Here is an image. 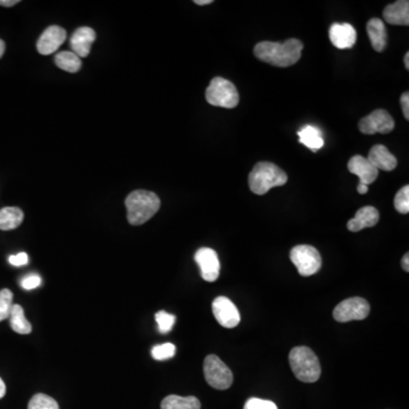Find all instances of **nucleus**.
Listing matches in <instances>:
<instances>
[{
    "instance_id": "nucleus-1",
    "label": "nucleus",
    "mask_w": 409,
    "mask_h": 409,
    "mask_svg": "<svg viewBox=\"0 0 409 409\" xmlns=\"http://www.w3.org/2000/svg\"><path fill=\"white\" fill-rule=\"evenodd\" d=\"M304 45L298 39H289L283 44L263 42L255 46L254 54L260 61L273 66L288 67L298 63Z\"/></svg>"
},
{
    "instance_id": "nucleus-2",
    "label": "nucleus",
    "mask_w": 409,
    "mask_h": 409,
    "mask_svg": "<svg viewBox=\"0 0 409 409\" xmlns=\"http://www.w3.org/2000/svg\"><path fill=\"white\" fill-rule=\"evenodd\" d=\"M127 221L132 226H143L161 208V199L152 191L136 190L125 200Z\"/></svg>"
},
{
    "instance_id": "nucleus-3",
    "label": "nucleus",
    "mask_w": 409,
    "mask_h": 409,
    "mask_svg": "<svg viewBox=\"0 0 409 409\" xmlns=\"http://www.w3.org/2000/svg\"><path fill=\"white\" fill-rule=\"evenodd\" d=\"M287 182L286 172L270 162L257 163L248 178L251 190L258 196L267 194L273 188L282 187Z\"/></svg>"
},
{
    "instance_id": "nucleus-4",
    "label": "nucleus",
    "mask_w": 409,
    "mask_h": 409,
    "mask_svg": "<svg viewBox=\"0 0 409 409\" xmlns=\"http://www.w3.org/2000/svg\"><path fill=\"white\" fill-rule=\"evenodd\" d=\"M289 362L296 378L305 383H314L320 376L318 357L308 347H296L289 355Z\"/></svg>"
},
{
    "instance_id": "nucleus-5",
    "label": "nucleus",
    "mask_w": 409,
    "mask_h": 409,
    "mask_svg": "<svg viewBox=\"0 0 409 409\" xmlns=\"http://www.w3.org/2000/svg\"><path fill=\"white\" fill-rule=\"evenodd\" d=\"M206 100L212 106L231 109L238 106L240 97L238 90L231 81L216 76L207 88Z\"/></svg>"
},
{
    "instance_id": "nucleus-6",
    "label": "nucleus",
    "mask_w": 409,
    "mask_h": 409,
    "mask_svg": "<svg viewBox=\"0 0 409 409\" xmlns=\"http://www.w3.org/2000/svg\"><path fill=\"white\" fill-rule=\"evenodd\" d=\"M290 260L302 276L316 274L322 267V257L316 248L308 244H299L290 251Z\"/></svg>"
},
{
    "instance_id": "nucleus-7",
    "label": "nucleus",
    "mask_w": 409,
    "mask_h": 409,
    "mask_svg": "<svg viewBox=\"0 0 409 409\" xmlns=\"http://www.w3.org/2000/svg\"><path fill=\"white\" fill-rule=\"evenodd\" d=\"M203 375L207 383L216 390H226L233 383L231 370L216 355L207 356L205 358Z\"/></svg>"
},
{
    "instance_id": "nucleus-8",
    "label": "nucleus",
    "mask_w": 409,
    "mask_h": 409,
    "mask_svg": "<svg viewBox=\"0 0 409 409\" xmlns=\"http://www.w3.org/2000/svg\"><path fill=\"white\" fill-rule=\"evenodd\" d=\"M371 307L367 300L361 297L346 299L340 302L334 311V320L340 323H347L350 320H362L367 318Z\"/></svg>"
},
{
    "instance_id": "nucleus-9",
    "label": "nucleus",
    "mask_w": 409,
    "mask_h": 409,
    "mask_svg": "<svg viewBox=\"0 0 409 409\" xmlns=\"http://www.w3.org/2000/svg\"><path fill=\"white\" fill-rule=\"evenodd\" d=\"M358 129L362 134L368 136L390 134L394 129V118L387 111L376 109L359 121Z\"/></svg>"
},
{
    "instance_id": "nucleus-10",
    "label": "nucleus",
    "mask_w": 409,
    "mask_h": 409,
    "mask_svg": "<svg viewBox=\"0 0 409 409\" xmlns=\"http://www.w3.org/2000/svg\"><path fill=\"white\" fill-rule=\"evenodd\" d=\"M212 314L219 325L226 329H233L240 323V313L235 305L226 297H217L212 302Z\"/></svg>"
},
{
    "instance_id": "nucleus-11",
    "label": "nucleus",
    "mask_w": 409,
    "mask_h": 409,
    "mask_svg": "<svg viewBox=\"0 0 409 409\" xmlns=\"http://www.w3.org/2000/svg\"><path fill=\"white\" fill-rule=\"evenodd\" d=\"M194 260L200 269V274L207 282H215L219 279L221 264L215 251L210 248H200L194 255Z\"/></svg>"
},
{
    "instance_id": "nucleus-12",
    "label": "nucleus",
    "mask_w": 409,
    "mask_h": 409,
    "mask_svg": "<svg viewBox=\"0 0 409 409\" xmlns=\"http://www.w3.org/2000/svg\"><path fill=\"white\" fill-rule=\"evenodd\" d=\"M66 40V31L58 26L46 29L37 42V49L42 55H51L57 51Z\"/></svg>"
},
{
    "instance_id": "nucleus-13",
    "label": "nucleus",
    "mask_w": 409,
    "mask_h": 409,
    "mask_svg": "<svg viewBox=\"0 0 409 409\" xmlns=\"http://www.w3.org/2000/svg\"><path fill=\"white\" fill-rule=\"evenodd\" d=\"M348 171L358 176L359 183L365 184L367 187L379 176L378 168H375L367 158L361 155L354 156L349 159Z\"/></svg>"
},
{
    "instance_id": "nucleus-14",
    "label": "nucleus",
    "mask_w": 409,
    "mask_h": 409,
    "mask_svg": "<svg viewBox=\"0 0 409 409\" xmlns=\"http://www.w3.org/2000/svg\"><path fill=\"white\" fill-rule=\"evenodd\" d=\"M331 42L338 49H350L357 40V33L354 26L348 23H334L329 31Z\"/></svg>"
},
{
    "instance_id": "nucleus-15",
    "label": "nucleus",
    "mask_w": 409,
    "mask_h": 409,
    "mask_svg": "<svg viewBox=\"0 0 409 409\" xmlns=\"http://www.w3.org/2000/svg\"><path fill=\"white\" fill-rule=\"evenodd\" d=\"M96 40V32L88 28L82 26L74 32L71 38V47L76 56L80 58H86L89 56L91 45Z\"/></svg>"
},
{
    "instance_id": "nucleus-16",
    "label": "nucleus",
    "mask_w": 409,
    "mask_h": 409,
    "mask_svg": "<svg viewBox=\"0 0 409 409\" xmlns=\"http://www.w3.org/2000/svg\"><path fill=\"white\" fill-rule=\"evenodd\" d=\"M380 221V212L372 206H365L357 210L355 217L347 223L349 231L359 232L363 228H373Z\"/></svg>"
},
{
    "instance_id": "nucleus-17",
    "label": "nucleus",
    "mask_w": 409,
    "mask_h": 409,
    "mask_svg": "<svg viewBox=\"0 0 409 409\" xmlns=\"http://www.w3.org/2000/svg\"><path fill=\"white\" fill-rule=\"evenodd\" d=\"M368 161L373 164L375 168L379 171L391 172L398 165V161L383 145H376L372 147V149L368 152Z\"/></svg>"
},
{
    "instance_id": "nucleus-18",
    "label": "nucleus",
    "mask_w": 409,
    "mask_h": 409,
    "mask_svg": "<svg viewBox=\"0 0 409 409\" xmlns=\"http://www.w3.org/2000/svg\"><path fill=\"white\" fill-rule=\"evenodd\" d=\"M383 19L391 26H409V1L399 0L388 5L383 10Z\"/></svg>"
},
{
    "instance_id": "nucleus-19",
    "label": "nucleus",
    "mask_w": 409,
    "mask_h": 409,
    "mask_svg": "<svg viewBox=\"0 0 409 409\" xmlns=\"http://www.w3.org/2000/svg\"><path fill=\"white\" fill-rule=\"evenodd\" d=\"M366 31L371 40L372 47L374 48L375 51L382 53L388 45V31L383 21L380 19H370Z\"/></svg>"
},
{
    "instance_id": "nucleus-20",
    "label": "nucleus",
    "mask_w": 409,
    "mask_h": 409,
    "mask_svg": "<svg viewBox=\"0 0 409 409\" xmlns=\"http://www.w3.org/2000/svg\"><path fill=\"white\" fill-rule=\"evenodd\" d=\"M299 143L307 147L311 152H318L324 147V139L320 129L313 125H306L298 131Z\"/></svg>"
},
{
    "instance_id": "nucleus-21",
    "label": "nucleus",
    "mask_w": 409,
    "mask_h": 409,
    "mask_svg": "<svg viewBox=\"0 0 409 409\" xmlns=\"http://www.w3.org/2000/svg\"><path fill=\"white\" fill-rule=\"evenodd\" d=\"M162 409H200L201 403L194 396L181 397L178 394H170L163 399L161 403Z\"/></svg>"
},
{
    "instance_id": "nucleus-22",
    "label": "nucleus",
    "mask_w": 409,
    "mask_h": 409,
    "mask_svg": "<svg viewBox=\"0 0 409 409\" xmlns=\"http://www.w3.org/2000/svg\"><path fill=\"white\" fill-rule=\"evenodd\" d=\"M24 219V212L19 207H5L0 210V230L10 231L19 228Z\"/></svg>"
},
{
    "instance_id": "nucleus-23",
    "label": "nucleus",
    "mask_w": 409,
    "mask_h": 409,
    "mask_svg": "<svg viewBox=\"0 0 409 409\" xmlns=\"http://www.w3.org/2000/svg\"><path fill=\"white\" fill-rule=\"evenodd\" d=\"M10 327L19 334H31L32 327L29 320H26L24 309L19 305H13L10 314Z\"/></svg>"
},
{
    "instance_id": "nucleus-24",
    "label": "nucleus",
    "mask_w": 409,
    "mask_h": 409,
    "mask_svg": "<svg viewBox=\"0 0 409 409\" xmlns=\"http://www.w3.org/2000/svg\"><path fill=\"white\" fill-rule=\"evenodd\" d=\"M55 64L57 65L61 70L66 71L70 73H76L81 69V58L76 56L72 51H62L58 53L55 57Z\"/></svg>"
},
{
    "instance_id": "nucleus-25",
    "label": "nucleus",
    "mask_w": 409,
    "mask_h": 409,
    "mask_svg": "<svg viewBox=\"0 0 409 409\" xmlns=\"http://www.w3.org/2000/svg\"><path fill=\"white\" fill-rule=\"evenodd\" d=\"M28 409H60L57 401L45 394H37L30 400Z\"/></svg>"
},
{
    "instance_id": "nucleus-26",
    "label": "nucleus",
    "mask_w": 409,
    "mask_h": 409,
    "mask_svg": "<svg viewBox=\"0 0 409 409\" xmlns=\"http://www.w3.org/2000/svg\"><path fill=\"white\" fill-rule=\"evenodd\" d=\"M155 320L158 324V330L161 334H166L171 332L172 329L174 327L175 318L174 315L170 314L167 311H161L156 313Z\"/></svg>"
},
{
    "instance_id": "nucleus-27",
    "label": "nucleus",
    "mask_w": 409,
    "mask_h": 409,
    "mask_svg": "<svg viewBox=\"0 0 409 409\" xmlns=\"http://www.w3.org/2000/svg\"><path fill=\"white\" fill-rule=\"evenodd\" d=\"M12 306H13V292L8 289H3L0 291V322L10 318Z\"/></svg>"
},
{
    "instance_id": "nucleus-28",
    "label": "nucleus",
    "mask_w": 409,
    "mask_h": 409,
    "mask_svg": "<svg viewBox=\"0 0 409 409\" xmlns=\"http://www.w3.org/2000/svg\"><path fill=\"white\" fill-rule=\"evenodd\" d=\"M176 352V347L171 343H163L152 349V358L156 361H166V359L173 358Z\"/></svg>"
},
{
    "instance_id": "nucleus-29",
    "label": "nucleus",
    "mask_w": 409,
    "mask_h": 409,
    "mask_svg": "<svg viewBox=\"0 0 409 409\" xmlns=\"http://www.w3.org/2000/svg\"><path fill=\"white\" fill-rule=\"evenodd\" d=\"M394 208L400 214H408L409 212V185L401 188L394 196Z\"/></svg>"
},
{
    "instance_id": "nucleus-30",
    "label": "nucleus",
    "mask_w": 409,
    "mask_h": 409,
    "mask_svg": "<svg viewBox=\"0 0 409 409\" xmlns=\"http://www.w3.org/2000/svg\"><path fill=\"white\" fill-rule=\"evenodd\" d=\"M244 409H279L275 403L271 400L260 399V398H251L248 400Z\"/></svg>"
},
{
    "instance_id": "nucleus-31",
    "label": "nucleus",
    "mask_w": 409,
    "mask_h": 409,
    "mask_svg": "<svg viewBox=\"0 0 409 409\" xmlns=\"http://www.w3.org/2000/svg\"><path fill=\"white\" fill-rule=\"evenodd\" d=\"M42 280L38 274H30L21 281V286L26 290H33L42 286Z\"/></svg>"
},
{
    "instance_id": "nucleus-32",
    "label": "nucleus",
    "mask_w": 409,
    "mask_h": 409,
    "mask_svg": "<svg viewBox=\"0 0 409 409\" xmlns=\"http://www.w3.org/2000/svg\"><path fill=\"white\" fill-rule=\"evenodd\" d=\"M8 262H10V265H13V266H24V265L29 263V256H28L26 253H19V254L10 256Z\"/></svg>"
},
{
    "instance_id": "nucleus-33",
    "label": "nucleus",
    "mask_w": 409,
    "mask_h": 409,
    "mask_svg": "<svg viewBox=\"0 0 409 409\" xmlns=\"http://www.w3.org/2000/svg\"><path fill=\"white\" fill-rule=\"evenodd\" d=\"M400 105L403 109V116L406 120H409V93L408 92H403L400 98Z\"/></svg>"
},
{
    "instance_id": "nucleus-34",
    "label": "nucleus",
    "mask_w": 409,
    "mask_h": 409,
    "mask_svg": "<svg viewBox=\"0 0 409 409\" xmlns=\"http://www.w3.org/2000/svg\"><path fill=\"white\" fill-rule=\"evenodd\" d=\"M19 3V0H0V6L13 7Z\"/></svg>"
},
{
    "instance_id": "nucleus-35",
    "label": "nucleus",
    "mask_w": 409,
    "mask_h": 409,
    "mask_svg": "<svg viewBox=\"0 0 409 409\" xmlns=\"http://www.w3.org/2000/svg\"><path fill=\"white\" fill-rule=\"evenodd\" d=\"M401 266H403V270L405 272H409V254L406 253L405 256H403V260H401Z\"/></svg>"
},
{
    "instance_id": "nucleus-36",
    "label": "nucleus",
    "mask_w": 409,
    "mask_h": 409,
    "mask_svg": "<svg viewBox=\"0 0 409 409\" xmlns=\"http://www.w3.org/2000/svg\"><path fill=\"white\" fill-rule=\"evenodd\" d=\"M357 191H358V194H367L368 187L367 185H365V184L359 183L358 187H357Z\"/></svg>"
},
{
    "instance_id": "nucleus-37",
    "label": "nucleus",
    "mask_w": 409,
    "mask_h": 409,
    "mask_svg": "<svg viewBox=\"0 0 409 409\" xmlns=\"http://www.w3.org/2000/svg\"><path fill=\"white\" fill-rule=\"evenodd\" d=\"M5 394H6V385L3 383V381L0 379V399L3 398Z\"/></svg>"
},
{
    "instance_id": "nucleus-38",
    "label": "nucleus",
    "mask_w": 409,
    "mask_h": 409,
    "mask_svg": "<svg viewBox=\"0 0 409 409\" xmlns=\"http://www.w3.org/2000/svg\"><path fill=\"white\" fill-rule=\"evenodd\" d=\"M212 3V0H194V3L196 5H199V6H203V5H210V3Z\"/></svg>"
},
{
    "instance_id": "nucleus-39",
    "label": "nucleus",
    "mask_w": 409,
    "mask_h": 409,
    "mask_svg": "<svg viewBox=\"0 0 409 409\" xmlns=\"http://www.w3.org/2000/svg\"><path fill=\"white\" fill-rule=\"evenodd\" d=\"M403 64H405V67H406V70H409V53L407 51L406 55H405V57H403Z\"/></svg>"
},
{
    "instance_id": "nucleus-40",
    "label": "nucleus",
    "mask_w": 409,
    "mask_h": 409,
    "mask_svg": "<svg viewBox=\"0 0 409 409\" xmlns=\"http://www.w3.org/2000/svg\"><path fill=\"white\" fill-rule=\"evenodd\" d=\"M3 53H5V42L0 39V58L3 57Z\"/></svg>"
}]
</instances>
